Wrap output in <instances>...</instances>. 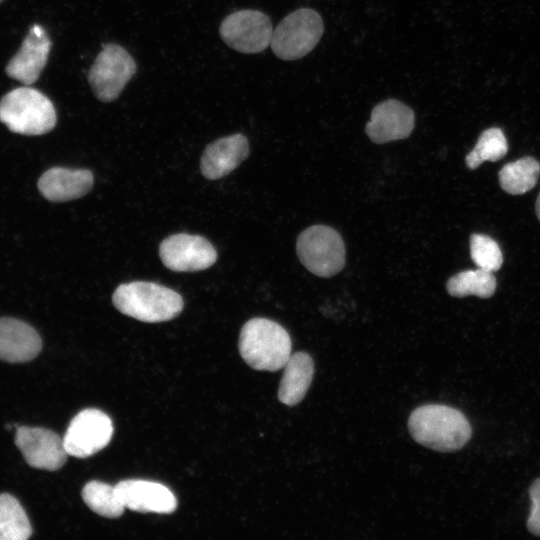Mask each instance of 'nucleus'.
Returning <instances> with one entry per match:
<instances>
[{
  "instance_id": "obj_1",
  "label": "nucleus",
  "mask_w": 540,
  "mask_h": 540,
  "mask_svg": "<svg viewBox=\"0 0 540 540\" xmlns=\"http://www.w3.org/2000/svg\"><path fill=\"white\" fill-rule=\"evenodd\" d=\"M408 429L417 443L440 452L461 449L472 434L471 425L461 411L441 404L414 409L408 419Z\"/></svg>"
},
{
  "instance_id": "obj_2",
  "label": "nucleus",
  "mask_w": 540,
  "mask_h": 540,
  "mask_svg": "<svg viewBox=\"0 0 540 540\" xmlns=\"http://www.w3.org/2000/svg\"><path fill=\"white\" fill-rule=\"evenodd\" d=\"M238 348L251 368L276 371L283 368L291 356L292 342L288 332L277 322L252 318L240 331Z\"/></svg>"
},
{
  "instance_id": "obj_3",
  "label": "nucleus",
  "mask_w": 540,
  "mask_h": 540,
  "mask_svg": "<svg viewBox=\"0 0 540 540\" xmlns=\"http://www.w3.org/2000/svg\"><path fill=\"white\" fill-rule=\"evenodd\" d=\"M112 301L121 313L142 322L169 321L180 314L184 302L174 290L146 281L119 285Z\"/></svg>"
},
{
  "instance_id": "obj_4",
  "label": "nucleus",
  "mask_w": 540,
  "mask_h": 540,
  "mask_svg": "<svg viewBox=\"0 0 540 540\" xmlns=\"http://www.w3.org/2000/svg\"><path fill=\"white\" fill-rule=\"evenodd\" d=\"M0 121L14 133L42 135L55 127L57 116L46 95L31 87H19L1 99Z\"/></svg>"
},
{
  "instance_id": "obj_5",
  "label": "nucleus",
  "mask_w": 540,
  "mask_h": 540,
  "mask_svg": "<svg viewBox=\"0 0 540 540\" xmlns=\"http://www.w3.org/2000/svg\"><path fill=\"white\" fill-rule=\"evenodd\" d=\"M324 30L322 18L310 8L288 14L273 30L271 49L282 60H296L307 55L320 41Z\"/></svg>"
},
{
  "instance_id": "obj_6",
  "label": "nucleus",
  "mask_w": 540,
  "mask_h": 540,
  "mask_svg": "<svg viewBox=\"0 0 540 540\" xmlns=\"http://www.w3.org/2000/svg\"><path fill=\"white\" fill-rule=\"evenodd\" d=\"M296 250L300 262L320 277L333 276L345 265L343 239L328 226L314 225L305 229L297 239Z\"/></svg>"
},
{
  "instance_id": "obj_7",
  "label": "nucleus",
  "mask_w": 540,
  "mask_h": 540,
  "mask_svg": "<svg viewBox=\"0 0 540 540\" xmlns=\"http://www.w3.org/2000/svg\"><path fill=\"white\" fill-rule=\"evenodd\" d=\"M137 70L131 55L118 44H107L88 73L94 95L102 102L116 100Z\"/></svg>"
},
{
  "instance_id": "obj_8",
  "label": "nucleus",
  "mask_w": 540,
  "mask_h": 540,
  "mask_svg": "<svg viewBox=\"0 0 540 540\" xmlns=\"http://www.w3.org/2000/svg\"><path fill=\"white\" fill-rule=\"evenodd\" d=\"M273 27L269 17L258 10L245 9L231 13L222 21L219 33L232 49L255 54L271 43Z\"/></svg>"
},
{
  "instance_id": "obj_9",
  "label": "nucleus",
  "mask_w": 540,
  "mask_h": 540,
  "mask_svg": "<svg viewBox=\"0 0 540 540\" xmlns=\"http://www.w3.org/2000/svg\"><path fill=\"white\" fill-rule=\"evenodd\" d=\"M113 435V424L103 411L88 408L71 420L63 439L68 455L87 458L108 445Z\"/></svg>"
},
{
  "instance_id": "obj_10",
  "label": "nucleus",
  "mask_w": 540,
  "mask_h": 540,
  "mask_svg": "<svg viewBox=\"0 0 540 540\" xmlns=\"http://www.w3.org/2000/svg\"><path fill=\"white\" fill-rule=\"evenodd\" d=\"M159 255L162 263L175 272L205 270L217 259V252L207 239L187 233L164 239L159 246Z\"/></svg>"
},
{
  "instance_id": "obj_11",
  "label": "nucleus",
  "mask_w": 540,
  "mask_h": 540,
  "mask_svg": "<svg viewBox=\"0 0 540 540\" xmlns=\"http://www.w3.org/2000/svg\"><path fill=\"white\" fill-rule=\"evenodd\" d=\"M15 444L25 461L34 468L55 471L66 462L63 439L54 431L42 427H16Z\"/></svg>"
},
{
  "instance_id": "obj_12",
  "label": "nucleus",
  "mask_w": 540,
  "mask_h": 540,
  "mask_svg": "<svg viewBox=\"0 0 540 540\" xmlns=\"http://www.w3.org/2000/svg\"><path fill=\"white\" fill-rule=\"evenodd\" d=\"M414 124L412 109L398 100L389 99L373 108L365 132L372 142L384 144L407 138Z\"/></svg>"
},
{
  "instance_id": "obj_13",
  "label": "nucleus",
  "mask_w": 540,
  "mask_h": 540,
  "mask_svg": "<svg viewBox=\"0 0 540 540\" xmlns=\"http://www.w3.org/2000/svg\"><path fill=\"white\" fill-rule=\"evenodd\" d=\"M115 487L125 508L132 511L170 514L177 507L172 491L158 482L129 479L120 481Z\"/></svg>"
},
{
  "instance_id": "obj_14",
  "label": "nucleus",
  "mask_w": 540,
  "mask_h": 540,
  "mask_svg": "<svg viewBox=\"0 0 540 540\" xmlns=\"http://www.w3.org/2000/svg\"><path fill=\"white\" fill-rule=\"evenodd\" d=\"M51 45L46 31L39 25L32 26L19 51L7 64V75L25 85L36 82L47 63Z\"/></svg>"
},
{
  "instance_id": "obj_15",
  "label": "nucleus",
  "mask_w": 540,
  "mask_h": 540,
  "mask_svg": "<svg viewBox=\"0 0 540 540\" xmlns=\"http://www.w3.org/2000/svg\"><path fill=\"white\" fill-rule=\"evenodd\" d=\"M249 143L242 134H233L209 144L201 157L204 177L216 180L236 169L248 156Z\"/></svg>"
},
{
  "instance_id": "obj_16",
  "label": "nucleus",
  "mask_w": 540,
  "mask_h": 540,
  "mask_svg": "<svg viewBox=\"0 0 540 540\" xmlns=\"http://www.w3.org/2000/svg\"><path fill=\"white\" fill-rule=\"evenodd\" d=\"M42 348L37 331L14 318H0V360L19 363L34 359Z\"/></svg>"
},
{
  "instance_id": "obj_17",
  "label": "nucleus",
  "mask_w": 540,
  "mask_h": 540,
  "mask_svg": "<svg viewBox=\"0 0 540 540\" xmlns=\"http://www.w3.org/2000/svg\"><path fill=\"white\" fill-rule=\"evenodd\" d=\"M93 186V174L87 169L53 167L38 180L41 194L52 202H65L87 194Z\"/></svg>"
},
{
  "instance_id": "obj_18",
  "label": "nucleus",
  "mask_w": 540,
  "mask_h": 540,
  "mask_svg": "<svg viewBox=\"0 0 540 540\" xmlns=\"http://www.w3.org/2000/svg\"><path fill=\"white\" fill-rule=\"evenodd\" d=\"M314 370V361L308 353L301 351L291 354L279 384V401L287 406L300 403L311 385Z\"/></svg>"
},
{
  "instance_id": "obj_19",
  "label": "nucleus",
  "mask_w": 540,
  "mask_h": 540,
  "mask_svg": "<svg viewBox=\"0 0 540 540\" xmlns=\"http://www.w3.org/2000/svg\"><path fill=\"white\" fill-rule=\"evenodd\" d=\"M540 163L527 156L505 164L498 173L501 188L511 195H521L537 184Z\"/></svg>"
},
{
  "instance_id": "obj_20",
  "label": "nucleus",
  "mask_w": 540,
  "mask_h": 540,
  "mask_svg": "<svg viewBox=\"0 0 540 540\" xmlns=\"http://www.w3.org/2000/svg\"><path fill=\"white\" fill-rule=\"evenodd\" d=\"M496 286L497 281L493 272L480 268L461 271L449 278L446 283L448 293L460 298L470 295L490 298L494 295Z\"/></svg>"
},
{
  "instance_id": "obj_21",
  "label": "nucleus",
  "mask_w": 540,
  "mask_h": 540,
  "mask_svg": "<svg viewBox=\"0 0 540 540\" xmlns=\"http://www.w3.org/2000/svg\"><path fill=\"white\" fill-rule=\"evenodd\" d=\"M31 534L29 519L18 500L0 494V540H26Z\"/></svg>"
},
{
  "instance_id": "obj_22",
  "label": "nucleus",
  "mask_w": 540,
  "mask_h": 540,
  "mask_svg": "<svg viewBox=\"0 0 540 540\" xmlns=\"http://www.w3.org/2000/svg\"><path fill=\"white\" fill-rule=\"evenodd\" d=\"M82 498L92 511L106 518H118L125 509L116 487L101 481L88 482L82 489Z\"/></svg>"
},
{
  "instance_id": "obj_23",
  "label": "nucleus",
  "mask_w": 540,
  "mask_h": 540,
  "mask_svg": "<svg viewBox=\"0 0 540 540\" xmlns=\"http://www.w3.org/2000/svg\"><path fill=\"white\" fill-rule=\"evenodd\" d=\"M508 152L506 137L500 128L492 127L483 131L478 141L470 151L465 163L469 169L478 168L485 161L496 162L502 159Z\"/></svg>"
},
{
  "instance_id": "obj_24",
  "label": "nucleus",
  "mask_w": 540,
  "mask_h": 540,
  "mask_svg": "<svg viewBox=\"0 0 540 540\" xmlns=\"http://www.w3.org/2000/svg\"><path fill=\"white\" fill-rule=\"evenodd\" d=\"M470 255L480 269L495 272L503 263V255L498 243L485 234L474 233L470 236Z\"/></svg>"
},
{
  "instance_id": "obj_25",
  "label": "nucleus",
  "mask_w": 540,
  "mask_h": 540,
  "mask_svg": "<svg viewBox=\"0 0 540 540\" xmlns=\"http://www.w3.org/2000/svg\"><path fill=\"white\" fill-rule=\"evenodd\" d=\"M531 500L527 528L533 535L540 536V478L536 479L529 488Z\"/></svg>"
},
{
  "instance_id": "obj_26",
  "label": "nucleus",
  "mask_w": 540,
  "mask_h": 540,
  "mask_svg": "<svg viewBox=\"0 0 540 540\" xmlns=\"http://www.w3.org/2000/svg\"><path fill=\"white\" fill-rule=\"evenodd\" d=\"M535 211H536V215H537L538 219L540 220V192H539L538 197L536 199Z\"/></svg>"
},
{
  "instance_id": "obj_27",
  "label": "nucleus",
  "mask_w": 540,
  "mask_h": 540,
  "mask_svg": "<svg viewBox=\"0 0 540 540\" xmlns=\"http://www.w3.org/2000/svg\"><path fill=\"white\" fill-rule=\"evenodd\" d=\"M1 1H2V0H0V2H1Z\"/></svg>"
}]
</instances>
